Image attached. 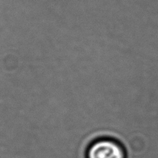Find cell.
Segmentation results:
<instances>
[{
	"label": "cell",
	"instance_id": "obj_1",
	"mask_svg": "<svg viewBox=\"0 0 158 158\" xmlns=\"http://www.w3.org/2000/svg\"><path fill=\"white\" fill-rule=\"evenodd\" d=\"M86 158H127V155L125 149L118 141L100 138L89 145Z\"/></svg>",
	"mask_w": 158,
	"mask_h": 158
}]
</instances>
